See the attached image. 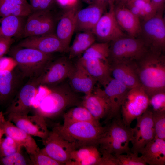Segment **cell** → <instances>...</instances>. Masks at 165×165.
I'll use <instances>...</instances> for the list:
<instances>
[{
	"label": "cell",
	"mask_w": 165,
	"mask_h": 165,
	"mask_svg": "<svg viewBox=\"0 0 165 165\" xmlns=\"http://www.w3.org/2000/svg\"><path fill=\"white\" fill-rule=\"evenodd\" d=\"M29 156L30 164L33 165H61L60 163L54 160L40 149V151Z\"/></svg>",
	"instance_id": "cell-36"
},
{
	"label": "cell",
	"mask_w": 165,
	"mask_h": 165,
	"mask_svg": "<svg viewBox=\"0 0 165 165\" xmlns=\"http://www.w3.org/2000/svg\"><path fill=\"white\" fill-rule=\"evenodd\" d=\"M165 0H151L150 3L157 13H163Z\"/></svg>",
	"instance_id": "cell-44"
},
{
	"label": "cell",
	"mask_w": 165,
	"mask_h": 165,
	"mask_svg": "<svg viewBox=\"0 0 165 165\" xmlns=\"http://www.w3.org/2000/svg\"><path fill=\"white\" fill-rule=\"evenodd\" d=\"M101 153L96 146H84L74 150L67 165H99Z\"/></svg>",
	"instance_id": "cell-28"
},
{
	"label": "cell",
	"mask_w": 165,
	"mask_h": 165,
	"mask_svg": "<svg viewBox=\"0 0 165 165\" xmlns=\"http://www.w3.org/2000/svg\"><path fill=\"white\" fill-rule=\"evenodd\" d=\"M149 105L152 112L165 111V91L156 93L149 97Z\"/></svg>",
	"instance_id": "cell-39"
},
{
	"label": "cell",
	"mask_w": 165,
	"mask_h": 165,
	"mask_svg": "<svg viewBox=\"0 0 165 165\" xmlns=\"http://www.w3.org/2000/svg\"><path fill=\"white\" fill-rule=\"evenodd\" d=\"M162 13L144 21L139 35L150 51L162 53L165 47V22Z\"/></svg>",
	"instance_id": "cell-7"
},
{
	"label": "cell",
	"mask_w": 165,
	"mask_h": 165,
	"mask_svg": "<svg viewBox=\"0 0 165 165\" xmlns=\"http://www.w3.org/2000/svg\"><path fill=\"white\" fill-rule=\"evenodd\" d=\"M114 4H109V11L103 15L93 30L95 37L101 42H110L127 36L122 30L116 18Z\"/></svg>",
	"instance_id": "cell-13"
},
{
	"label": "cell",
	"mask_w": 165,
	"mask_h": 165,
	"mask_svg": "<svg viewBox=\"0 0 165 165\" xmlns=\"http://www.w3.org/2000/svg\"><path fill=\"white\" fill-rule=\"evenodd\" d=\"M141 156L146 164H165V140L154 138L143 149Z\"/></svg>",
	"instance_id": "cell-27"
},
{
	"label": "cell",
	"mask_w": 165,
	"mask_h": 165,
	"mask_svg": "<svg viewBox=\"0 0 165 165\" xmlns=\"http://www.w3.org/2000/svg\"><path fill=\"white\" fill-rule=\"evenodd\" d=\"M95 39V35L91 31L78 32L72 45L68 50V58L71 60L83 54L94 43Z\"/></svg>",
	"instance_id": "cell-31"
},
{
	"label": "cell",
	"mask_w": 165,
	"mask_h": 165,
	"mask_svg": "<svg viewBox=\"0 0 165 165\" xmlns=\"http://www.w3.org/2000/svg\"><path fill=\"white\" fill-rule=\"evenodd\" d=\"M39 86L35 78L30 79L21 87L9 105L5 114L13 113L20 115H28L32 108L33 102Z\"/></svg>",
	"instance_id": "cell-15"
},
{
	"label": "cell",
	"mask_w": 165,
	"mask_h": 165,
	"mask_svg": "<svg viewBox=\"0 0 165 165\" xmlns=\"http://www.w3.org/2000/svg\"><path fill=\"white\" fill-rule=\"evenodd\" d=\"M109 46L110 42L94 43L83 53L79 59L95 58L108 61Z\"/></svg>",
	"instance_id": "cell-33"
},
{
	"label": "cell",
	"mask_w": 165,
	"mask_h": 165,
	"mask_svg": "<svg viewBox=\"0 0 165 165\" xmlns=\"http://www.w3.org/2000/svg\"><path fill=\"white\" fill-rule=\"evenodd\" d=\"M9 55L16 64L24 78H37L42 73L53 57V54L46 53L31 48L16 46L11 47Z\"/></svg>",
	"instance_id": "cell-4"
},
{
	"label": "cell",
	"mask_w": 165,
	"mask_h": 165,
	"mask_svg": "<svg viewBox=\"0 0 165 165\" xmlns=\"http://www.w3.org/2000/svg\"><path fill=\"white\" fill-rule=\"evenodd\" d=\"M68 78L72 89L74 91L84 93L85 95L91 93L97 82L78 60L73 65Z\"/></svg>",
	"instance_id": "cell-22"
},
{
	"label": "cell",
	"mask_w": 165,
	"mask_h": 165,
	"mask_svg": "<svg viewBox=\"0 0 165 165\" xmlns=\"http://www.w3.org/2000/svg\"><path fill=\"white\" fill-rule=\"evenodd\" d=\"M116 0H109V5L112 4H114V3L115 2Z\"/></svg>",
	"instance_id": "cell-49"
},
{
	"label": "cell",
	"mask_w": 165,
	"mask_h": 165,
	"mask_svg": "<svg viewBox=\"0 0 165 165\" xmlns=\"http://www.w3.org/2000/svg\"><path fill=\"white\" fill-rule=\"evenodd\" d=\"M151 0H145V1L146 2H150Z\"/></svg>",
	"instance_id": "cell-50"
},
{
	"label": "cell",
	"mask_w": 165,
	"mask_h": 165,
	"mask_svg": "<svg viewBox=\"0 0 165 165\" xmlns=\"http://www.w3.org/2000/svg\"><path fill=\"white\" fill-rule=\"evenodd\" d=\"M16 46L33 48L48 54L56 52L64 53L68 51L54 34L24 38Z\"/></svg>",
	"instance_id": "cell-16"
},
{
	"label": "cell",
	"mask_w": 165,
	"mask_h": 165,
	"mask_svg": "<svg viewBox=\"0 0 165 165\" xmlns=\"http://www.w3.org/2000/svg\"><path fill=\"white\" fill-rule=\"evenodd\" d=\"M109 0H95L94 3L103 7L105 10L107 6L109 5Z\"/></svg>",
	"instance_id": "cell-46"
},
{
	"label": "cell",
	"mask_w": 165,
	"mask_h": 165,
	"mask_svg": "<svg viewBox=\"0 0 165 165\" xmlns=\"http://www.w3.org/2000/svg\"><path fill=\"white\" fill-rule=\"evenodd\" d=\"M24 78L17 67L12 70L0 69V105L10 104L20 88Z\"/></svg>",
	"instance_id": "cell-17"
},
{
	"label": "cell",
	"mask_w": 165,
	"mask_h": 165,
	"mask_svg": "<svg viewBox=\"0 0 165 165\" xmlns=\"http://www.w3.org/2000/svg\"><path fill=\"white\" fill-rule=\"evenodd\" d=\"M83 1L89 5L94 3L95 0H83Z\"/></svg>",
	"instance_id": "cell-48"
},
{
	"label": "cell",
	"mask_w": 165,
	"mask_h": 165,
	"mask_svg": "<svg viewBox=\"0 0 165 165\" xmlns=\"http://www.w3.org/2000/svg\"><path fill=\"white\" fill-rule=\"evenodd\" d=\"M27 162L21 153V152H15L9 156L0 157V165H26Z\"/></svg>",
	"instance_id": "cell-40"
},
{
	"label": "cell",
	"mask_w": 165,
	"mask_h": 165,
	"mask_svg": "<svg viewBox=\"0 0 165 165\" xmlns=\"http://www.w3.org/2000/svg\"><path fill=\"white\" fill-rule=\"evenodd\" d=\"M114 13L119 25L129 36L136 38L139 36L141 24L138 17L124 6L114 5Z\"/></svg>",
	"instance_id": "cell-24"
},
{
	"label": "cell",
	"mask_w": 165,
	"mask_h": 165,
	"mask_svg": "<svg viewBox=\"0 0 165 165\" xmlns=\"http://www.w3.org/2000/svg\"><path fill=\"white\" fill-rule=\"evenodd\" d=\"M100 152L101 157L99 165H119L118 160L115 155L104 151Z\"/></svg>",
	"instance_id": "cell-41"
},
{
	"label": "cell",
	"mask_w": 165,
	"mask_h": 165,
	"mask_svg": "<svg viewBox=\"0 0 165 165\" xmlns=\"http://www.w3.org/2000/svg\"><path fill=\"white\" fill-rule=\"evenodd\" d=\"M135 127L132 128V152L138 154L145 145L155 137L152 111L147 109L137 119Z\"/></svg>",
	"instance_id": "cell-11"
},
{
	"label": "cell",
	"mask_w": 165,
	"mask_h": 165,
	"mask_svg": "<svg viewBox=\"0 0 165 165\" xmlns=\"http://www.w3.org/2000/svg\"><path fill=\"white\" fill-rule=\"evenodd\" d=\"M104 87V91L108 99L110 106L108 120L120 118V111L122 104L130 89L112 77Z\"/></svg>",
	"instance_id": "cell-20"
},
{
	"label": "cell",
	"mask_w": 165,
	"mask_h": 165,
	"mask_svg": "<svg viewBox=\"0 0 165 165\" xmlns=\"http://www.w3.org/2000/svg\"><path fill=\"white\" fill-rule=\"evenodd\" d=\"M78 60L88 73L104 86L112 77L110 65L108 61L95 58L86 60L79 59Z\"/></svg>",
	"instance_id": "cell-25"
},
{
	"label": "cell",
	"mask_w": 165,
	"mask_h": 165,
	"mask_svg": "<svg viewBox=\"0 0 165 165\" xmlns=\"http://www.w3.org/2000/svg\"><path fill=\"white\" fill-rule=\"evenodd\" d=\"M133 63L110 64L112 78L123 84L129 89L141 86Z\"/></svg>",
	"instance_id": "cell-26"
},
{
	"label": "cell",
	"mask_w": 165,
	"mask_h": 165,
	"mask_svg": "<svg viewBox=\"0 0 165 165\" xmlns=\"http://www.w3.org/2000/svg\"><path fill=\"white\" fill-rule=\"evenodd\" d=\"M110 42L108 59L110 64L131 63L139 60L149 51L140 37L127 36Z\"/></svg>",
	"instance_id": "cell-6"
},
{
	"label": "cell",
	"mask_w": 165,
	"mask_h": 165,
	"mask_svg": "<svg viewBox=\"0 0 165 165\" xmlns=\"http://www.w3.org/2000/svg\"><path fill=\"white\" fill-rule=\"evenodd\" d=\"M130 0H116L115 2L118 5L125 6L127 2Z\"/></svg>",
	"instance_id": "cell-47"
},
{
	"label": "cell",
	"mask_w": 165,
	"mask_h": 165,
	"mask_svg": "<svg viewBox=\"0 0 165 165\" xmlns=\"http://www.w3.org/2000/svg\"><path fill=\"white\" fill-rule=\"evenodd\" d=\"M44 147L41 150L50 157L60 163L66 165L71 154L75 149L73 146L65 140L54 127L46 138L42 141Z\"/></svg>",
	"instance_id": "cell-12"
},
{
	"label": "cell",
	"mask_w": 165,
	"mask_h": 165,
	"mask_svg": "<svg viewBox=\"0 0 165 165\" xmlns=\"http://www.w3.org/2000/svg\"><path fill=\"white\" fill-rule=\"evenodd\" d=\"M79 9L78 5L64 9L61 16L57 17L54 34L68 50L75 31L76 13Z\"/></svg>",
	"instance_id": "cell-18"
},
{
	"label": "cell",
	"mask_w": 165,
	"mask_h": 165,
	"mask_svg": "<svg viewBox=\"0 0 165 165\" xmlns=\"http://www.w3.org/2000/svg\"><path fill=\"white\" fill-rule=\"evenodd\" d=\"M63 118L64 125L79 122H89L101 125L99 121L96 119L83 106L72 108L64 114Z\"/></svg>",
	"instance_id": "cell-32"
},
{
	"label": "cell",
	"mask_w": 165,
	"mask_h": 165,
	"mask_svg": "<svg viewBox=\"0 0 165 165\" xmlns=\"http://www.w3.org/2000/svg\"><path fill=\"white\" fill-rule=\"evenodd\" d=\"M82 104L97 120L108 116L110 106L108 99L104 90L100 88L93 90L89 94L85 95Z\"/></svg>",
	"instance_id": "cell-19"
},
{
	"label": "cell",
	"mask_w": 165,
	"mask_h": 165,
	"mask_svg": "<svg viewBox=\"0 0 165 165\" xmlns=\"http://www.w3.org/2000/svg\"><path fill=\"white\" fill-rule=\"evenodd\" d=\"M14 40L13 38H3L0 39V59L8 53Z\"/></svg>",
	"instance_id": "cell-42"
},
{
	"label": "cell",
	"mask_w": 165,
	"mask_h": 165,
	"mask_svg": "<svg viewBox=\"0 0 165 165\" xmlns=\"http://www.w3.org/2000/svg\"><path fill=\"white\" fill-rule=\"evenodd\" d=\"M22 148L11 138L7 136L0 143V157L21 152Z\"/></svg>",
	"instance_id": "cell-35"
},
{
	"label": "cell",
	"mask_w": 165,
	"mask_h": 165,
	"mask_svg": "<svg viewBox=\"0 0 165 165\" xmlns=\"http://www.w3.org/2000/svg\"><path fill=\"white\" fill-rule=\"evenodd\" d=\"M47 87L48 90L36 95L32 105L35 114L45 119L57 116L68 108L78 106L80 102L69 85L60 83Z\"/></svg>",
	"instance_id": "cell-1"
},
{
	"label": "cell",
	"mask_w": 165,
	"mask_h": 165,
	"mask_svg": "<svg viewBox=\"0 0 165 165\" xmlns=\"http://www.w3.org/2000/svg\"><path fill=\"white\" fill-rule=\"evenodd\" d=\"M131 136L132 128L126 125L120 118H114L99 140L100 151L115 155L130 153Z\"/></svg>",
	"instance_id": "cell-5"
},
{
	"label": "cell",
	"mask_w": 165,
	"mask_h": 165,
	"mask_svg": "<svg viewBox=\"0 0 165 165\" xmlns=\"http://www.w3.org/2000/svg\"><path fill=\"white\" fill-rule=\"evenodd\" d=\"M152 112L155 138L165 140V111Z\"/></svg>",
	"instance_id": "cell-34"
},
{
	"label": "cell",
	"mask_w": 165,
	"mask_h": 165,
	"mask_svg": "<svg viewBox=\"0 0 165 165\" xmlns=\"http://www.w3.org/2000/svg\"><path fill=\"white\" fill-rule=\"evenodd\" d=\"M149 98L141 86L130 89L122 104L121 109L124 124L129 126L142 115L149 105Z\"/></svg>",
	"instance_id": "cell-8"
},
{
	"label": "cell",
	"mask_w": 165,
	"mask_h": 165,
	"mask_svg": "<svg viewBox=\"0 0 165 165\" xmlns=\"http://www.w3.org/2000/svg\"><path fill=\"white\" fill-rule=\"evenodd\" d=\"M32 12L37 11H54L57 5L56 0H29Z\"/></svg>",
	"instance_id": "cell-38"
},
{
	"label": "cell",
	"mask_w": 165,
	"mask_h": 165,
	"mask_svg": "<svg viewBox=\"0 0 165 165\" xmlns=\"http://www.w3.org/2000/svg\"><path fill=\"white\" fill-rule=\"evenodd\" d=\"M68 57L53 58L41 74L35 79L38 86L51 87L58 85L68 78L73 64Z\"/></svg>",
	"instance_id": "cell-9"
},
{
	"label": "cell",
	"mask_w": 165,
	"mask_h": 165,
	"mask_svg": "<svg viewBox=\"0 0 165 165\" xmlns=\"http://www.w3.org/2000/svg\"><path fill=\"white\" fill-rule=\"evenodd\" d=\"M32 12L27 0H0V18L11 15L28 16Z\"/></svg>",
	"instance_id": "cell-30"
},
{
	"label": "cell",
	"mask_w": 165,
	"mask_h": 165,
	"mask_svg": "<svg viewBox=\"0 0 165 165\" xmlns=\"http://www.w3.org/2000/svg\"><path fill=\"white\" fill-rule=\"evenodd\" d=\"M0 127L4 134L13 139L29 155L39 152L40 149L32 136L19 128L12 122L5 119L0 123Z\"/></svg>",
	"instance_id": "cell-21"
},
{
	"label": "cell",
	"mask_w": 165,
	"mask_h": 165,
	"mask_svg": "<svg viewBox=\"0 0 165 165\" xmlns=\"http://www.w3.org/2000/svg\"><path fill=\"white\" fill-rule=\"evenodd\" d=\"M105 9L94 3L82 9H79L76 16L75 31L78 32L92 31Z\"/></svg>",
	"instance_id": "cell-23"
},
{
	"label": "cell",
	"mask_w": 165,
	"mask_h": 165,
	"mask_svg": "<svg viewBox=\"0 0 165 165\" xmlns=\"http://www.w3.org/2000/svg\"><path fill=\"white\" fill-rule=\"evenodd\" d=\"M142 9L143 10L146 14V20L153 16L157 13L151 5L150 2H146L143 8Z\"/></svg>",
	"instance_id": "cell-45"
},
{
	"label": "cell",
	"mask_w": 165,
	"mask_h": 165,
	"mask_svg": "<svg viewBox=\"0 0 165 165\" xmlns=\"http://www.w3.org/2000/svg\"><path fill=\"white\" fill-rule=\"evenodd\" d=\"M27 16H9L0 18V39L22 37Z\"/></svg>",
	"instance_id": "cell-29"
},
{
	"label": "cell",
	"mask_w": 165,
	"mask_h": 165,
	"mask_svg": "<svg viewBox=\"0 0 165 165\" xmlns=\"http://www.w3.org/2000/svg\"><path fill=\"white\" fill-rule=\"evenodd\" d=\"M133 64L140 83L149 98L165 91V58L162 53L149 51Z\"/></svg>",
	"instance_id": "cell-2"
},
{
	"label": "cell",
	"mask_w": 165,
	"mask_h": 165,
	"mask_svg": "<svg viewBox=\"0 0 165 165\" xmlns=\"http://www.w3.org/2000/svg\"><path fill=\"white\" fill-rule=\"evenodd\" d=\"M126 154L115 155L118 160L119 165H146L147 164L141 156H139L138 154L133 153L132 152Z\"/></svg>",
	"instance_id": "cell-37"
},
{
	"label": "cell",
	"mask_w": 165,
	"mask_h": 165,
	"mask_svg": "<svg viewBox=\"0 0 165 165\" xmlns=\"http://www.w3.org/2000/svg\"><path fill=\"white\" fill-rule=\"evenodd\" d=\"M7 120L31 136L38 137L42 141L47 138L48 130L45 119L39 115L33 116L11 113L7 114Z\"/></svg>",
	"instance_id": "cell-14"
},
{
	"label": "cell",
	"mask_w": 165,
	"mask_h": 165,
	"mask_svg": "<svg viewBox=\"0 0 165 165\" xmlns=\"http://www.w3.org/2000/svg\"><path fill=\"white\" fill-rule=\"evenodd\" d=\"M102 127L89 122H79L67 125L58 124L54 127L65 140L75 149L88 145H98L99 140L107 130Z\"/></svg>",
	"instance_id": "cell-3"
},
{
	"label": "cell",
	"mask_w": 165,
	"mask_h": 165,
	"mask_svg": "<svg viewBox=\"0 0 165 165\" xmlns=\"http://www.w3.org/2000/svg\"><path fill=\"white\" fill-rule=\"evenodd\" d=\"M54 11L32 12L27 17L22 37L54 34L57 16Z\"/></svg>",
	"instance_id": "cell-10"
},
{
	"label": "cell",
	"mask_w": 165,
	"mask_h": 165,
	"mask_svg": "<svg viewBox=\"0 0 165 165\" xmlns=\"http://www.w3.org/2000/svg\"><path fill=\"white\" fill-rule=\"evenodd\" d=\"M56 1L57 5L64 9L79 5V0H56Z\"/></svg>",
	"instance_id": "cell-43"
}]
</instances>
